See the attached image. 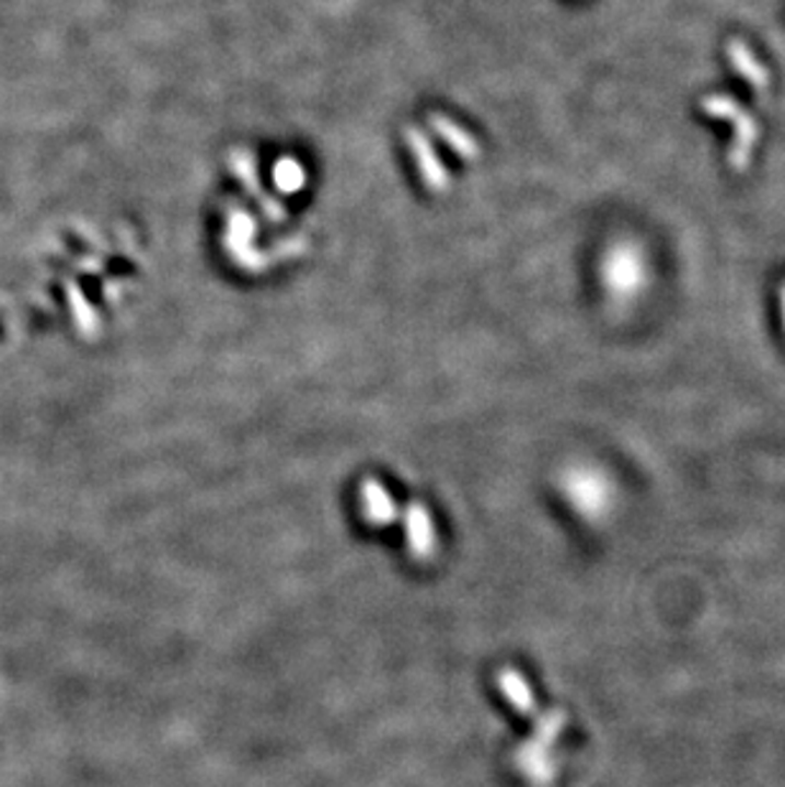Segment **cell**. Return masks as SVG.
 <instances>
[{"label": "cell", "instance_id": "1", "mask_svg": "<svg viewBox=\"0 0 785 787\" xmlns=\"http://www.w3.org/2000/svg\"><path fill=\"white\" fill-rule=\"evenodd\" d=\"M702 111L712 118L727 120L735 130L732 148H729V163H732L735 171H744L752 161V151H755L758 138H760V126L758 120L752 118V113L744 111V107L737 103V100L727 95H706L702 103Z\"/></svg>", "mask_w": 785, "mask_h": 787}, {"label": "cell", "instance_id": "2", "mask_svg": "<svg viewBox=\"0 0 785 787\" xmlns=\"http://www.w3.org/2000/svg\"><path fill=\"white\" fill-rule=\"evenodd\" d=\"M604 280H608L610 291H615L617 296H633L640 291L643 280H645V265L640 253L630 245H620L608 255L604 261Z\"/></svg>", "mask_w": 785, "mask_h": 787}, {"label": "cell", "instance_id": "3", "mask_svg": "<svg viewBox=\"0 0 785 787\" xmlns=\"http://www.w3.org/2000/svg\"><path fill=\"white\" fill-rule=\"evenodd\" d=\"M403 525H406L408 551L414 553L416 558H431L434 548H437V530H434L429 510H426L422 502L408 505Z\"/></svg>", "mask_w": 785, "mask_h": 787}, {"label": "cell", "instance_id": "4", "mask_svg": "<svg viewBox=\"0 0 785 787\" xmlns=\"http://www.w3.org/2000/svg\"><path fill=\"white\" fill-rule=\"evenodd\" d=\"M727 59L729 67H732L755 92H765L771 88V74H767L763 61H760L755 57V51H752L744 42H740V38H732V42L727 44Z\"/></svg>", "mask_w": 785, "mask_h": 787}, {"label": "cell", "instance_id": "5", "mask_svg": "<svg viewBox=\"0 0 785 787\" xmlns=\"http://www.w3.org/2000/svg\"><path fill=\"white\" fill-rule=\"evenodd\" d=\"M360 502L362 512L370 523L376 525H388L399 518V508H395V500L391 493L380 485L378 479H365L360 485Z\"/></svg>", "mask_w": 785, "mask_h": 787}, {"label": "cell", "instance_id": "6", "mask_svg": "<svg viewBox=\"0 0 785 787\" xmlns=\"http://www.w3.org/2000/svg\"><path fill=\"white\" fill-rule=\"evenodd\" d=\"M497 683H500V691L503 696L510 701L512 706L518 708L520 714H533L535 711V698H533V691L528 688L526 678L518 673V670L512 668H505L500 678H497Z\"/></svg>", "mask_w": 785, "mask_h": 787}, {"label": "cell", "instance_id": "7", "mask_svg": "<svg viewBox=\"0 0 785 787\" xmlns=\"http://www.w3.org/2000/svg\"><path fill=\"white\" fill-rule=\"evenodd\" d=\"M276 178L284 192H297L301 186V169L293 161H286L276 169Z\"/></svg>", "mask_w": 785, "mask_h": 787}, {"label": "cell", "instance_id": "8", "mask_svg": "<svg viewBox=\"0 0 785 787\" xmlns=\"http://www.w3.org/2000/svg\"><path fill=\"white\" fill-rule=\"evenodd\" d=\"M781 301H783V324H785V286H783V291H781Z\"/></svg>", "mask_w": 785, "mask_h": 787}]
</instances>
